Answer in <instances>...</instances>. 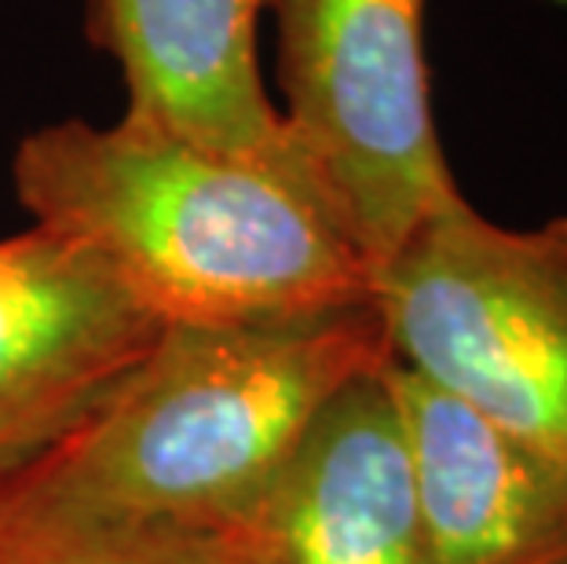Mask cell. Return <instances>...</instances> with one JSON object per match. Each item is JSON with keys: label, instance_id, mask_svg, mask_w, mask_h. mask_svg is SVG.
<instances>
[{"label": "cell", "instance_id": "cell-2", "mask_svg": "<svg viewBox=\"0 0 567 564\" xmlns=\"http://www.w3.org/2000/svg\"><path fill=\"white\" fill-rule=\"evenodd\" d=\"M373 305L330 316L165 327L0 495L122 524L246 527L330 396L389 359Z\"/></svg>", "mask_w": 567, "mask_h": 564}, {"label": "cell", "instance_id": "cell-9", "mask_svg": "<svg viewBox=\"0 0 567 564\" xmlns=\"http://www.w3.org/2000/svg\"><path fill=\"white\" fill-rule=\"evenodd\" d=\"M0 564H264L246 527L122 524L0 495Z\"/></svg>", "mask_w": 567, "mask_h": 564}, {"label": "cell", "instance_id": "cell-4", "mask_svg": "<svg viewBox=\"0 0 567 564\" xmlns=\"http://www.w3.org/2000/svg\"><path fill=\"white\" fill-rule=\"evenodd\" d=\"M286 132L378 271L454 202L429 103L425 0H275Z\"/></svg>", "mask_w": 567, "mask_h": 564}, {"label": "cell", "instance_id": "cell-1", "mask_svg": "<svg viewBox=\"0 0 567 564\" xmlns=\"http://www.w3.org/2000/svg\"><path fill=\"white\" fill-rule=\"evenodd\" d=\"M22 206L165 327H243L373 305V268L305 162L198 147L125 114L63 122L16 154Z\"/></svg>", "mask_w": 567, "mask_h": 564}, {"label": "cell", "instance_id": "cell-7", "mask_svg": "<svg viewBox=\"0 0 567 564\" xmlns=\"http://www.w3.org/2000/svg\"><path fill=\"white\" fill-rule=\"evenodd\" d=\"M264 8L275 0H84V27L122 66L132 117L231 158L305 162L260 78Z\"/></svg>", "mask_w": 567, "mask_h": 564}, {"label": "cell", "instance_id": "cell-5", "mask_svg": "<svg viewBox=\"0 0 567 564\" xmlns=\"http://www.w3.org/2000/svg\"><path fill=\"white\" fill-rule=\"evenodd\" d=\"M165 322L89 249L33 232L0 243V476L55 443L122 381Z\"/></svg>", "mask_w": 567, "mask_h": 564}, {"label": "cell", "instance_id": "cell-10", "mask_svg": "<svg viewBox=\"0 0 567 564\" xmlns=\"http://www.w3.org/2000/svg\"><path fill=\"white\" fill-rule=\"evenodd\" d=\"M546 564H567V550H564V554H557V557H553V561H546Z\"/></svg>", "mask_w": 567, "mask_h": 564}, {"label": "cell", "instance_id": "cell-8", "mask_svg": "<svg viewBox=\"0 0 567 564\" xmlns=\"http://www.w3.org/2000/svg\"><path fill=\"white\" fill-rule=\"evenodd\" d=\"M417 495V564H546L567 550V470L392 359Z\"/></svg>", "mask_w": 567, "mask_h": 564}, {"label": "cell", "instance_id": "cell-6", "mask_svg": "<svg viewBox=\"0 0 567 564\" xmlns=\"http://www.w3.org/2000/svg\"><path fill=\"white\" fill-rule=\"evenodd\" d=\"M246 532L264 564H417L414 462L392 356L319 407Z\"/></svg>", "mask_w": 567, "mask_h": 564}, {"label": "cell", "instance_id": "cell-3", "mask_svg": "<svg viewBox=\"0 0 567 564\" xmlns=\"http://www.w3.org/2000/svg\"><path fill=\"white\" fill-rule=\"evenodd\" d=\"M395 363L567 470V217L502 227L457 195L373 279Z\"/></svg>", "mask_w": 567, "mask_h": 564}]
</instances>
